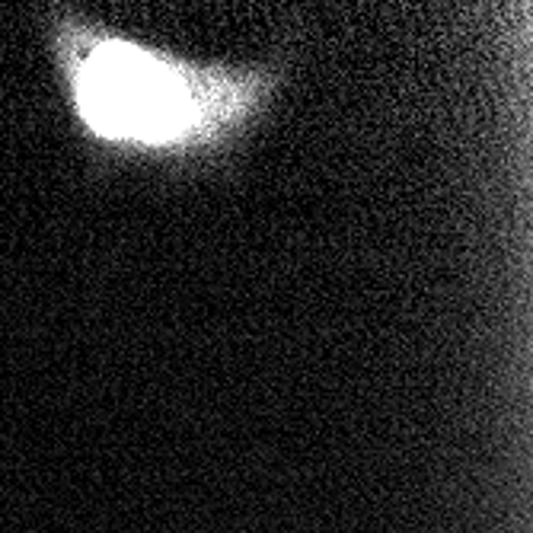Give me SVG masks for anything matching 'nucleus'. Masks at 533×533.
<instances>
[{"mask_svg":"<svg viewBox=\"0 0 533 533\" xmlns=\"http://www.w3.org/2000/svg\"><path fill=\"white\" fill-rule=\"evenodd\" d=\"M45 32L77 131L112 166L224 163L271 115L291 70V58L195 61L77 10L52 13Z\"/></svg>","mask_w":533,"mask_h":533,"instance_id":"1","label":"nucleus"}]
</instances>
